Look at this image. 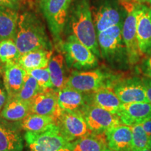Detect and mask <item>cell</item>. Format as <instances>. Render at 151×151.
<instances>
[{"label": "cell", "instance_id": "43", "mask_svg": "<svg viewBox=\"0 0 151 151\" xmlns=\"http://www.w3.org/2000/svg\"><path fill=\"white\" fill-rule=\"evenodd\" d=\"M148 148H150V151H151V146H150V147H148Z\"/></svg>", "mask_w": 151, "mask_h": 151}, {"label": "cell", "instance_id": "15", "mask_svg": "<svg viewBox=\"0 0 151 151\" xmlns=\"http://www.w3.org/2000/svg\"><path fill=\"white\" fill-rule=\"evenodd\" d=\"M137 35L139 48L141 55L151 53V8L141 4L137 18Z\"/></svg>", "mask_w": 151, "mask_h": 151}, {"label": "cell", "instance_id": "7", "mask_svg": "<svg viewBox=\"0 0 151 151\" xmlns=\"http://www.w3.org/2000/svg\"><path fill=\"white\" fill-rule=\"evenodd\" d=\"M97 35L118 24H123L127 11L118 0H99L91 7Z\"/></svg>", "mask_w": 151, "mask_h": 151}, {"label": "cell", "instance_id": "5", "mask_svg": "<svg viewBox=\"0 0 151 151\" xmlns=\"http://www.w3.org/2000/svg\"><path fill=\"white\" fill-rule=\"evenodd\" d=\"M60 50L65 55L68 68L77 71L91 69L98 65V58L74 36H67Z\"/></svg>", "mask_w": 151, "mask_h": 151}, {"label": "cell", "instance_id": "2", "mask_svg": "<svg viewBox=\"0 0 151 151\" xmlns=\"http://www.w3.org/2000/svg\"><path fill=\"white\" fill-rule=\"evenodd\" d=\"M14 41L20 55L34 50H52L43 22L31 11H25L19 16Z\"/></svg>", "mask_w": 151, "mask_h": 151}, {"label": "cell", "instance_id": "29", "mask_svg": "<svg viewBox=\"0 0 151 151\" xmlns=\"http://www.w3.org/2000/svg\"><path fill=\"white\" fill-rule=\"evenodd\" d=\"M132 132V151H141L148 146L149 137L141 124L131 126Z\"/></svg>", "mask_w": 151, "mask_h": 151}, {"label": "cell", "instance_id": "42", "mask_svg": "<svg viewBox=\"0 0 151 151\" xmlns=\"http://www.w3.org/2000/svg\"><path fill=\"white\" fill-rule=\"evenodd\" d=\"M104 151H112V150H110V149H109V148H107V149H106V150H105Z\"/></svg>", "mask_w": 151, "mask_h": 151}, {"label": "cell", "instance_id": "36", "mask_svg": "<svg viewBox=\"0 0 151 151\" xmlns=\"http://www.w3.org/2000/svg\"><path fill=\"white\" fill-rule=\"evenodd\" d=\"M134 1L137 3H141V2H144V0H134Z\"/></svg>", "mask_w": 151, "mask_h": 151}, {"label": "cell", "instance_id": "13", "mask_svg": "<svg viewBox=\"0 0 151 151\" xmlns=\"http://www.w3.org/2000/svg\"><path fill=\"white\" fill-rule=\"evenodd\" d=\"M31 113L51 117L56 122L61 113L58 99V92L53 89L43 90L30 101Z\"/></svg>", "mask_w": 151, "mask_h": 151}, {"label": "cell", "instance_id": "1", "mask_svg": "<svg viewBox=\"0 0 151 151\" xmlns=\"http://www.w3.org/2000/svg\"><path fill=\"white\" fill-rule=\"evenodd\" d=\"M64 32L67 36H74L97 58H101L89 0L73 1L69 9Z\"/></svg>", "mask_w": 151, "mask_h": 151}, {"label": "cell", "instance_id": "8", "mask_svg": "<svg viewBox=\"0 0 151 151\" xmlns=\"http://www.w3.org/2000/svg\"><path fill=\"white\" fill-rule=\"evenodd\" d=\"M127 16L124 19L122 27V35L129 58L130 65L137 64L142 56L139 48L137 35V18L140 11L141 3L134 1H124Z\"/></svg>", "mask_w": 151, "mask_h": 151}, {"label": "cell", "instance_id": "44", "mask_svg": "<svg viewBox=\"0 0 151 151\" xmlns=\"http://www.w3.org/2000/svg\"><path fill=\"white\" fill-rule=\"evenodd\" d=\"M1 62H0V65H1Z\"/></svg>", "mask_w": 151, "mask_h": 151}, {"label": "cell", "instance_id": "10", "mask_svg": "<svg viewBox=\"0 0 151 151\" xmlns=\"http://www.w3.org/2000/svg\"><path fill=\"white\" fill-rule=\"evenodd\" d=\"M55 124L59 128L62 135L69 142L85 137L92 133L81 112L61 111Z\"/></svg>", "mask_w": 151, "mask_h": 151}, {"label": "cell", "instance_id": "11", "mask_svg": "<svg viewBox=\"0 0 151 151\" xmlns=\"http://www.w3.org/2000/svg\"><path fill=\"white\" fill-rule=\"evenodd\" d=\"M81 113L92 133H105L110 128L121 124L117 115L92 103L86 106Z\"/></svg>", "mask_w": 151, "mask_h": 151}, {"label": "cell", "instance_id": "24", "mask_svg": "<svg viewBox=\"0 0 151 151\" xmlns=\"http://www.w3.org/2000/svg\"><path fill=\"white\" fill-rule=\"evenodd\" d=\"M65 57L62 53H58L50 58L48 68L50 71L52 89L58 92L66 86L68 77L66 76Z\"/></svg>", "mask_w": 151, "mask_h": 151}, {"label": "cell", "instance_id": "35", "mask_svg": "<svg viewBox=\"0 0 151 151\" xmlns=\"http://www.w3.org/2000/svg\"><path fill=\"white\" fill-rule=\"evenodd\" d=\"M141 124L142 125L145 132H146L148 137H151V119H149V120H146V121L142 122Z\"/></svg>", "mask_w": 151, "mask_h": 151}, {"label": "cell", "instance_id": "17", "mask_svg": "<svg viewBox=\"0 0 151 151\" xmlns=\"http://www.w3.org/2000/svg\"><path fill=\"white\" fill-rule=\"evenodd\" d=\"M108 148L112 151H132V132L130 126L120 124L105 132Z\"/></svg>", "mask_w": 151, "mask_h": 151}, {"label": "cell", "instance_id": "37", "mask_svg": "<svg viewBox=\"0 0 151 151\" xmlns=\"http://www.w3.org/2000/svg\"><path fill=\"white\" fill-rule=\"evenodd\" d=\"M141 151H150V148H148V147H147V148L143 149V150H141Z\"/></svg>", "mask_w": 151, "mask_h": 151}, {"label": "cell", "instance_id": "19", "mask_svg": "<svg viewBox=\"0 0 151 151\" xmlns=\"http://www.w3.org/2000/svg\"><path fill=\"white\" fill-rule=\"evenodd\" d=\"M91 103L113 114H118L122 102L111 87L103 88L90 93Z\"/></svg>", "mask_w": 151, "mask_h": 151}, {"label": "cell", "instance_id": "26", "mask_svg": "<svg viewBox=\"0 0 151 151\" xmlns=\"http://www.w3.org/2000/svg\"><path fill=\"white\" fill-rule=\"evenodd\" d=\"M55 121L51 117L30 113L21 121L22 129L25 132H41L55 125Z\"/></svg>", "mask_w": 151, "mask_h": 151}, {"label": "cell", "instance_id": "41", "mask_svg": "<svg viewBox=\"0 0 151 151\" xmlns=\"http://www.w3.org/2000/svg\"><path fill=\"white\" fill-rule=\"evenodd\" d=\"M45 0H39V3H41V2H43V1H44Z\"/></svg>", "mask_w": 151, "mask_h": 151}, {"label": "cell", "instance_id": "30", "mask_svg": "<svg viewBox=\"0 0 151 151\" xmlns=\"http://www.w3.org/2000/svg\"><path fill=\"white\" fill-rule=\"evenodd\" d=\"M27 72L33 76L43 90L52 89L50 71L48 67L36 69L27 71Z\"/></svg>", "mask_w": 151, "mask_h": 151}, {"label": "cell", "instance_id": "32", "mask_svg": "<svg viewBox=\"0 0 151 151\" xmlns=\"http://www.w3.org/2000/svg\"><path fill=\"white\" fill-rule=\"evenodd\" d=\"M21 6V0H0V7H6L18 10Z\"/></svg>", "mask_w": 151, "mask_h": 151}, {"label": "cell", "instance_id": "12", "mask_svg": "<svg viewBox=\"0 0 151 151\" xmlns=\"http://www.w3.org/2000/svg\"><path fill=\"white\" fill-rule=\"evenodd\" d=\"M113 89L122 104L148 102L143 81L137 78L118 80Z\"/></svg>", "mask_w": 151, "mask_h": 151}, {"label": "cell", "instance_id": "6", "mask_svg": "<svg viewBox=\"0 0 151 151\" xmlns=\"http://www.w3.org/2000/svg\"><path fill=\"white\" fill-rule=\"evenodd\" d=\"M73 0H45L40 3L49 30L58 48L63 42L62 35L67 23V20Z\"/></svg>", "mask_w": 151, "mask_h": 151}, {"label": "cell", "instance_id": "9", "mask_svg": "<svg viewBox=\"0 0 151 151\" xmlns=\"http://www.w3.org/2000/svg\"><path fill=\"white\" fill-rule=\"evenodd\" d=\"M24 140L31 151H68L70 143L56 124L43 132H26Z\"/></svg>", "mask_w": 151, "mask_h": 151}, {"label": "cell", "instance_id": "27", "mask_svg": "<svg viewBox=\"0 0 151 151\" xmlns=\"http://www.w3.org/2000/svg\"><path fill=\"white\" fill-rule=\"evenodd\" d=\"M43 91V90L39 86L36 79L27 72L22 89L14 97L18 98L22 101L30 102L35 96Z\"/></svg>", "mask_w": 151, "mask_h": 151}, {"label": "cell", "instance_id": "18", "mask_svg": "<svg viewBox=\"0 0 151 151\" xmlns=\"http://www.w3.org/2000/svg\"><path fill=\"white\" fill-rule=\"evenodd\" d=\"M27 71L16 62L5 64L4 69V86L8 98L16 97L22 89Z\"/></svg>", "mask_w": 151, "mask_h": 151}, {"label": "cell", "instance_id": "39", "mask_svg": "<svg viewBox=\"0 0 151 151\" xmlns=\"http://www.w3.org/2000/svg\"><path fill=\"white\" fill-rule=\"evenodd\" d=\"M151 146V137L149 138V142H148V147H150Z\"/></svg>", "mask_w": 151, "mask_h": 151}, {"label": "cell", "instance_id": "34", "mask_svg": "<svg viewBox=\"0 0 151 151\" xmlns=\"http://www.w3.org/2000/svg\"><path fill=\"white\" fill-rule=\"evenodd\" d=\"M146 92V97L149 103L151 104V78H146L143 80Z\"/></svg>", "mask_w": 151, "mask_h": 151}, {"label": "cell", "instance_id": "20", "mask_svg": "<svg viewBox=\"0 0 151 151\" xmlns=\"http://www.w3.org/2000/svg\"><path fill=\"white\" fill-rule=\"evenodd\" d=\"M108 148L105 133H92L69 143L68 151H104Z\"/></svg>", "mask_w": 151, "mask_h": 151}, {"label": "cell", "instance_id": "4", "mask_svg": "<svg viewBox=\"0 0 151 151\" xmlns=\"http://www.w3.org/2000/svg\"><path fill=\"white\" fill-rule=\"evenodd\" d=\"M118 80L116 75L102 69L73 70L68 77L65 87L84 93H92L103 88H113Z\"/></svg>", "mask_w": 151, "mask_h": 151}, {"label": "cell", "instance_id": "25", "mask_svg": "<svg viewBox=\"0 0 151 151\" xmlns=\"http://www.w3.org/2000/svg\"><path fill=\"white\" fill-rule=\"evenodd\" d=\"M23 140L18 129L0 123V151H22Z\"/></svg>", "mask_w": 151, "mask_h": 151}, {"label": "cell", "instance_id": "3", "mask_svg": "<svg viewBox=\"0 0 151 151\" xmlns=\"http://www.w3.org/2000/svg\"><path fill=\"white\" fill-rule=\"evenodd\" d=\"M122 24H118L97 35L101 57L115 67L129 64V58L122 35Z\"/></svg>", "mask_w": 151, "mask_h": 151}, {"label": "cell", "instance_id": "23", "mask_svg": "<svg viewBox=\"0 0 151 151\" xmlns=\"http://www.w3.org/2000/svg\"><path fill=\"white\" fill-rule=\"evenodd\" d=\"M53 51L48 50H38L22 54L17 63L26 71L36 69L48 67Z\"/></svg>", "mask_w": 151, "mask_h": 151}, {"label": "cell", "instance_id": "38", "mask_svg": "<svg viewBox=\"0 0 151 151\" xmlns=\"http://www.w3.org/2000/svg\"><path fill=\"white\" fill-rule=\"evenodd\" d=\"M144 2L148 3V4L151 5V0H144Z\"/></svg>", "mask_w": 151, "mask_h": 151}, {"label": "cell", "instance_id": "40", "mask_svg": "<svg viewBox=\"0 0 151 151\" xmlns=\"http://www.w3.org/2000/svg\"><path fill=\"white\" fill-rule=\"evenodd\" d=\"M123 1H134V0H122Z\"/></svg>", "mask_w": 151, "mask_h": 151}, {"label": "cell", "instance_id": "14", "mask_svg": "<svg viewBox=\"0 0 151 151\" xmlns=\"http://www.w3.org/2000/svg\"><path fill=\"white\" fill-rule=\"evenodd\" d=\"M117 116L121 123L133 126L141 124L151 119V104L148 102H132L122 104Z\"/></svg>", "mask_w": 151, "mask_h": 151}, {"label": "cell", "instance_id": "28", "mask_svg": "<svg viewBox=\"0 0 151 151\" xmlns=\"http://www.w3.org/2000/svg\"><path fill=\"white\" fill-rule=\"evenodd\" d=\"M20 53L14 40L8 39L0 41V62L6 64L18 61Z\"/></svg>", "mask_w": 151, "mask_h": 151}, {"label": "cell", "instance_id": "33", "mask_svg": "<svg viewBox=\"0 0 151 151\" xmlns=\"http://www.w3.org/2000/svg\"><path fill=\"white\" fill-rule=\"evenodd\" d=\"M7 100H8V94H7L6 90L5 88H3L2 87L0 86V112L2 111Z\"/></svg>", "mask_w": 151, "mask_h": 151}, {"label": "cell", "instance_id": "22", "mask_svg": "<svg viewBox=\"0 0 151 151\" xmlns=\"http://www.w3.org/2000/svg\"><path fill=\"white\" fill-rule=\"evenodd\" d=\"M31 113L30 103L16 97L8 98L1 112V117L5 120L19 122L23 120Z\"/></svg>", "mask_w": 151, "mask_h": 151}, {"label": "cell", "instance_id": "16", "mask_svg": "<svg viewBox=\"0 0 151 151\" xmlns=\"http://www.w3.org/2000/svg\"><path fill=\"white\" fill-rule=\"evenodd\" d=\"M57 92L61 111L81 112L86 106L91 103L90 93H84L68 87Z\"/></svg>", "mask_w": 151, "mask_h": 151}, {"label": "cell", "instance_id": "31", "mask_svg": "<svg viewBox=\"0 0 151 151\" xmlns=\"http://www.w3.org/2000/svg\"><path fill=\"white\" fill-rule=\"evenodd\" d=\"M141 72L147 78H151V53L143 60L141 66Z\"/></svg>", "mask_w": 151, "mask_h": 151}, {"label": "cell", "instance_id": "21", "mask_svg": "<svg viewBox=\"0 0 151 151\" xmlns=\"http://www.w3.org/2000/svg\"><path fill=\"white\" fill-rule=\"evenodd\" d=\"M19 15L18 10L0 7V41L16 37Z\"/></svg>", "mask_w": 151, "mask_h": 151}]
</instances>
